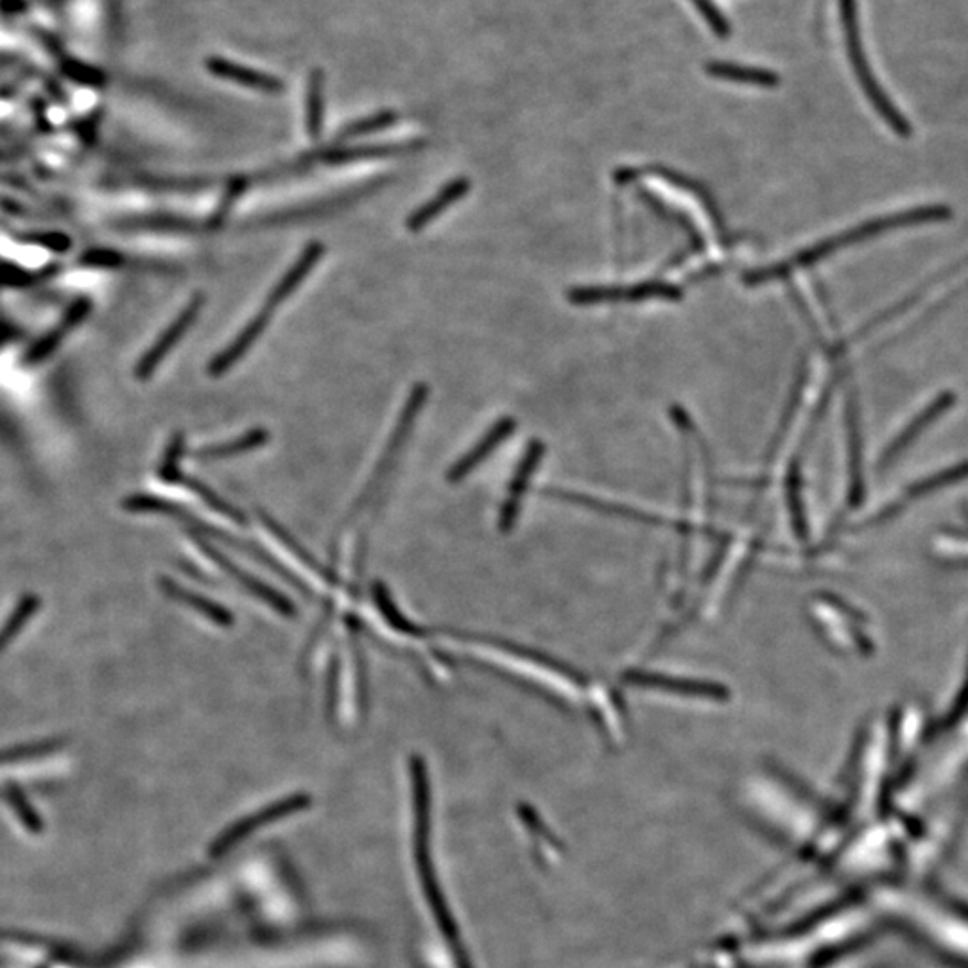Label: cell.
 Wrapping results in <instances>:
<instances>
[{
    "mask_svg": "<svg viewBox=\"0 0 968 968\" xmlns=\"http://www.w3.org/2000/svg\"><path fill=\"white\" fill-rule=\"evenodd\" d=\"M207 69L212 72L214 76L221 77V80L232 81L237 85L268 92V94H279L284 89L279 77L270 76V74H264V72L253 71V69H248V66L237 65V63L228 62V60H222V58H210L207 62Z\"/></svg>",
    "mask_w": 968,
    "mask_h": 968,
    "instance_id": "2e32d148",
    "label": "cell"
},
{
    "mask_svg": "<svg viewBox=\"0 0 968 968\" xmlns=\"http://www.w3.org/2000/svg\"><path fill=\"white\" fill-rule=\"evenodd\" d=\"M841 22L845 28L846 45H849V56H851L852 66H854L855 76L863 86L866 97L874 106L884 123L888 124L893 132L901 137H909L912 135V124L907 123V118L898 112L897 106L888 100V95L884 94L883 89L877 83V77L870 69L868 60H866L865 49H863V40H861L860 24H857V8L855 0H840Z\"/></svg>",
    "mask_w": 968,
    "mask_h": 968,
    "instance_id": "3957f363",
    "label": "cell"
},
{
    "mask_svg": "<svg viewBox=\"0 0 968 968\" xmlns=\"http://www.w3.org/2000/svg\"><path fill=\"white\" fill-rule=\"evenodd\" d=\"M653 175L660 176L664 180L669 181V184L676 185L678 189L689 190L693 196L704 204V207L707 208V214H709L710 221L714 222V227L721 233V239L727 241V228H725L724 218H721V214H719V208L716 207V201H714L712 196L707 192L704 185H699L698 181L690 180L687 176L680 175V173H676V170L667 169V167H653Z\"/></svg>",
    "mask_w": 968,
    "mask_h": 968,
    "instance_id": "cb8c5ba5",
    "label": "cell"
},
{
    "mask_svg": "<svg viewBox=\"0 0 968 968\" xmlns=\"http://www.w3.org/2000/svg\"><path fill=\"white\" fill-rule=\"evenodd\" d=\"M65 737H49V739H43V741L17 745V747H11L8 748V750H4L2 761H4V764H10V762L33 761V759H40V757L51 756L54 751L65 747Z\"/></svg>",
    "mask_w": 968,
    "mask_h": 968,
    "instance_id": "83f0119b",
    "label": "cell"
},
{
    "mask_svg": "<svg viewBox=\"0 0 968 968\" xmlns=\"http://www.w3.org/2000/svg\"><path fill=\"white\" fill-rule=\"evenodd\" d=\"M624 681L633 687H641V689L662 690V693L687 696V698L718 699L719 701L727 696L721 685L704 684V681L658 675V673L628 672L624 675Z\"/></svg>",
    "mask_w": 968,
    "mask_h": 968,
    "instance_id": "30bf717a",
    "label": "cell"
},
{
    "mask_svg": "<svg viewBox=\"0 0 968 968\" xmlns=\"http://www.w3.org/2000/svg\"><path fill=\"white\" fill-rule=\"evenodd\" d=\"M246 187H248V178H236V180L230 181L227 192L222 194L221 204L208 219V228L216 230V228L221 227L222 222L227 221L228 214L232 212L233 205H236L237 199L241 198V194H244Z\"/></svg>",
    "mask_w": 968,
    "mask_h": 968,
    "instance_id": "836d02e7",
    "label": "cell"
},
{
    "mask_svg": "<svg viewBox=\"0 0 968 968\" xmlns=\"http://www.w3.org/2000/svg\"><path fill=\"white\" fill-rule=\"evenodd\" d=\"M91 312V298H76L71 303V308L66 309L65 314H63L62 322L58 323L56 326H52L51 331L45 332L40 340L34 341L33 345L25 350V354L22 355V364L31 368V366H37V364L49 360L56 352L58 346L62 345L66 334L85 322Z\"/></svg>",
    "mask_w": 968,
    "mask_h": 968,
    "instance_id": "ba28073f",
    "label": "cell"
},
{
    "mask_svg": "<svg viewBox=\"0 0 968 968\" xmlns=\"http://www.w3.org/2000/svg\"><path fill=\"white\" fill-rule=\"evenodd\" d=\"M273 312V309L266 308V305L260 309L256 316L251 318L250 322L242 326L236 340L230 345L225 346L218 355H214L210 363H208L207 374L216 378L230 372L250 352L251 346L256 345L259 337L264 334L266 329L270 325Z\"/></svg>",
    "mask_w": 968,
    "mask_h": 968,
    "instance_id": "9c48e42d",
    "label": "cell"
},
{
    "mask_svg": "<svg viewBox=\"0 0 968 968\" xmlns=\"http://www.w3.org/2000/svg\"><path fill=\"white\" fill-rule=\"evenodd\" d=\"M257 517H259L260 524L264 525L266 530L270 531L274 539L279 540L288 549L289 553L296 556L303 565H308L312 572H316L318 576L322 577L326 585H337V574L334 572V569L325 568V565L318 562V558L312 556L309 553V549L303 548L302 543L298 542L296 537L291 531L285 530L279 520L271 517L270 513H266L264 510H257Z\"/></svg>",
    "mask_w": 968,
    "mask_h": 968,
    "instance_id": "ac0fdd59",
    "label": "cell"
},
{
    "mask_svg": "<svg viewBox=\"0 0 968 968\" xmlns=\"http://www.w3.org/2000/svg\"><path fill=\"white\" fill-rule=\"evenodd\" d=\"M707 72L712 77L730 81V83H739V85L774 89L780 83V76L777 72L768 71V69H757V66L739 65V63L710 62L707 65Z\"/></svg>",
    "mask_w": 968,
    "mask_h": 968,
    "instance_id": "ffe728a7",
    "label": "cell"
},
{
    "mask_svg": "<svg viewBox=\"0 0 968 968\" xmlns=\"http://www.w3.org/2000/svg\"><path fill=\"white\" fill-rule=\"evenodd\" d=\"M123 508L124 510L129 511V513H153V516H164L169 517V519H176L178 522H181V524L187 525L192 533L201 534L205 539L222 543V545H227V548L236 549L239 553L250 556L251 560L262 563L264 568L270 569L274 574H279L282 580L288 581L289 585L296 589L305 600H312L311 586H309L305 581L300 580L294 572L289 571L284 563H280L270 551H266V549L262 548V545H259V543L239 539L236 534L227 533V531L219 530V528H214V525L208 524L205 520L194 516L189 508H185V506L178 504V502L167 501V499L152 496V493H133V496H128L124 499Z\"/></svg>",
    "mask_w": 968,
    "mask_h": 968,
    "instance_id": "7a4b0ae2",
    "label": "cell"
},
{
    "mask_svg": "<svg viewBox=\"0 0 968 968\" xmlns=\"http://www.w3.org/2000/svg\"><path fill=\"white\" fill-rule=\"evenodd\" d=\"M325 100H323V74L314 71L309 77L308 86V133L312 140L322 135Z\"/></svg>",
    "mask_w": 968,
    "mask_h": 968,
    "instance_id": "4316f807",
    "label": "cell"
},
{
    "mask_svg": "<svg viewBox=\"0 0 968 968\" xmlns=\"http://www.w3.org/2000/svg\"><path fill=\"white\" fill-rule=\"evenodd\" d=\"M418 147H420L418 143L364 144V146L340 147V149L323 153L322 160L331 166H341V164H350V162L402 155V153L415 152Z\"/></svg>",
    "mask_w": 968,
    "mask_h": 968,
    "instance_id": "44dd1931",
    "label": "cell"
},
{
    "mask_svg": "<svg viewBox=\"0 0 968 968\" xmlns=\"http://www.w3.org/2000/svg\"><path fill=\"white\" fill-rule=\"evenodd\" d=\"M690 2L696 6V10L699 13L704 14L707 24L710 25L714 33L721 37V39H727L728 34H730V24H728L724 13L714 6L712 0H690Z\"/></svg>",
    "mask_w": 968,
    "mask_h": 968,
    "instance_id": "d590c367",
    "label": "cell"
},
{
    "mask_svg": "<svg viewBox=\"0 0 968 968\" xmlns=\"http://www.w3.org/2000/svg\"><path fill=\"white\" fill-rule=\"evenodd\" d=\"M158 585H160L162 592L169 600L176 601L178 605L189 606L194 612L204 615L205 620L216 624L219 628H232L233 623H236V617H233L232 612L227 606H222L218 601L208 600V597L198 594V592L190 591V589L180 585L173 577H158Z\"/></svg>",
    "mask_w": 968,
    "mask_h": 968,
    "instance_id": "4fadbf2b",
    "label": "cell"
},
{
    "mask_svg": "<svg viewBox=\"0 0 968 968\" xmlns=\"http://www.w3.org/2000/svg\"><path fill=\"white\" fill-rule=\"evenodd\" d=\"M950 218L949 207L936 205V207H920L907 210V212L892 214V216H883V218L870 219V221L857 225V227L837 233V236L829 237L825 241L816 242L809 246L805 250L799 251L797 256L789 257L788 260H782L779 264L768 266L761 270L748 271L742 277V284L748 288H757V285L770 284L777 280H784L789 274L799 270H808L816 262H822L826 257L834 256L836 251L849 248V246L860 244V242L870 241L881 233L892 232L898 228L918 227V225H927V222L944 221Z\"/></svg>",
    "mask_w": 968,
    "mask_h": 968,
    "instance_id": "6da1fadb",
    "label": "cell"
},
{
    "mask_svg": "<svg viewBox=\"0 0 968 968\" xmlns=\"http://www.w3.org/2000/svg\"><path fill=\"white\" fill-rule=\"evenodd\" d=\"M470 180H468L467 176H459V178H454L449 184L444 185L441 189L436 192L435 198H430L429 201L421 205V207L416 208L415 212L407 218L406 227L409 232H420L427 225L435 221L438 216L447 210L450 205L456 204L459 199H464L467 196L468 190H470Z\"/></svg>",
    "mask_w": 968,
    "mask_h": 968,
    "instance_id": "9a60e30c",
    "label": "cell"
},
{
    "mask_svg": "<svg viewBox=\"0 0 968 968\" xmlns=\"http://www.w3.org/2000/svg\"><path fill=\"white\" fill-rule=\"evenodd\" d=\"M205 308V294L194 293L187 305L181 309L180 314L169 323L166 331L162 332L158 340L147 348L146 354L138 360L135 366V377L138 381L146 383L147 378H152L158 366L164 363L170 350L175 348L180 343L181 337L189 332L190 326L198 320L199 312Z\"/></svg>",
    "mask_w": 968,
    "mask_h": 968,
    "instance_id": "52a82bcc",
    "label": "cell"
},
{
    "mask_svg": "<svg viewBox=\"0 0 968 968\" xmlns=\"http://www.w3.org/2000/svg\"><path fill=\"white\" fill-rule=\"evenodd\" d=\"M56 264L43 271H29L20 264H14L11 260H4V271H2V284L4 288L24 289L29 285L37 284L40 280L48 279L49 274L56 273Z\"/></svg>",
    "mask_w": 968,
    "mask_h": 968,
    "instance_id": "4dcf8cb0",
    "label": "cell"
},
{
    "mask_svg": "<svg viewBox=\"0 0 968 968\" xmlns=\"http://www.w3.org/2000/svg\"><path fill=\"white\" fill-rule=\"evenodd\" d=\"M427 395H429V387H427L426 383H418L413 386L412 393H409V397H407L406 404H404V409H402L400 415H398L397 426L393 429L392 438L387 441L386 449H384L383 456L378 459L377 468H375V472L372 473L368 485H366L364 490L361 491L360 499L355 502L350 519H352L357 511L363 510L364 506L372 501L375 491L383 487L384 479L387 478V473L392 472L393 465L397 461L398 454L402 452L404 445H406L407 439H409V435H412L416 418H418V415L421 413V407L426 404Z\"/></svg>",
    "mask_w": 968,
    "mask_h": 968,
    "instance_id": "277c9868",
    "label": "cell"
},
{
    "mask_svg": "<svg viewBox=\"0 0 968 968\" xmlns=\"http://www.w3.org/2000/svg\"><path fill=\"white\" fill-rule=\"evenodd\" d=\"M175 485H181V487L196 493L210 510L218 511L219 516L227 517V519L233 520L239 525H248V517L244 516V511L225 501L218 491L208 487L207 482L199 481L198 478H192V476L181 472L176 478Z\"/></svg>",
    "mask_w": 968,
    "mask_h": 968,
    "instance_id": "d4e9b609",
    "label": "cell"
},
{
    "mask_svg": "<svg viewBox=\"0 0 968 968\" xmlns=\"http://www.w3.org/2000/svg\"><path fill=\"white\" fill-rule=\"evenodd\" d=\"M517 429V421L511 416H504L491 426L487 435L479 439L478 444L473 445L472 449L465 454L464 458H459L456 464L450 467L447 478L450 482H459L467 478L468 473L476 470L485 459L490 456L499 445L504 444L506 439L510 438Z\"/></svg>",
    "mask_w": 968,
    "mask_h": 968,
    "instance_id": "7c38bea8",
    "label": "cell"
},
{
    "mask_svg": "<svg viewBox=\"0 0 968 968\" xmlns=\"http://www.w3.org/2000/svg\"><path fill=\"white\" fill-rule=\"evenodd\" d=\"M325 256V244L322 241H311L302 253L294 260L293 266L282 274V279L274 284L270 294L266 298V308L277 309L280 303H284L291 294L302 285L303 280L308 279L311 271L316 268L318 262Z\"/></svg>",
    "mask_w": 968,
    "mask_h": 968,
    "instance_id": "5bb4252c",
    "label": "cell"
},
{
    "mask_svg": "<svg viewBox=\"0 0 968 968\" xmlns=\"http://www.w3.org/2000/svg\"><path fill=\"white\" fill-rule=\"evenodd\" d=\"M684 291L672 282L664 280H647L635 285H581L569 289L568 300L574 305H600V303L647 302V300H666L678 302Z\"/></svg>",
    "mask_w": 968,
    "mask_h": 968,
    "instance_id": "5b68a950",
    "label": "cell"
},
{
    "mask_svg": "<svg viewBox=\"0 0 968 968\" xmlns=\"http://www.w3.org/2000/svg\"><path fill=\"white\" fill-rule=\"evenodd\" d=\"M340 678L341 657L337 649H334L331 662H329V672H326L325 710L326 718L329 719H334V716H336L337 699H340Z\"/></svg>",
    "mask_w": 968,
    "mask_h": 968,
    "instance_id": "e575fe53",
    "label": "cell"
},
{
    "mask_svg": "<svg viewBox=\"0 0 968 968\" xmlns=\"http://www.w3.org/2000/svg\"><path fill=\"white\" fill-rule=\"evenodd\" d=\"M268 441H270V430L264 429V427H253V429L248 430L244 435L237 436V438L230 439V441L207 445V447L196 449L190 456L194 459H201V461L237 458V456H242V454L264 447Z\"/></svg>",
    "mask_w": 968,
    "mask_h": 968,
    "instance_id": "d6986e66",
    "label": "cell"
},
{
    "mask_svg": "<svg viewBox=\"0 0 968 968\" xmlns=\"http://www.w3.org/2000/svg\"><path fill=\"white\" fill-rule=\"evenodd\" d=\"M40 605H42V601H40L37 594H24L20 597L10 617L6 621L2 635H0V647L2 649H6V647L13 643L14 638L19 637L25 624L33 620L34 614L39 612Z\"/></svg>",
    "mask_w": 968,
    "mask_h": 968,
    "instance_id": "484cf974",
    "label": "cell"
},
{
    "mask_svg": "<svg viewBox=\"0 0 968 968\" xmlns=\"http://www.w3.org/2000/svg\"><path fill=\"white\" fill-rule=\"evenodd\" d=\"M309 802H311V800H309L308 794H293V797H289V799L271 803V805L262 809V811L253 814V816L246 818L242 822L233 825L232 829L221 837V846H228L230 843H233V841L244 836V834H250L251 831H256L257 826L274 822V820L288 816V814L296 813V811H302V809L308 808Z\"/></svg>",
    "mask_w": 968,
    "mask_h": 968,
    "instance_id": "e0dca14e",
    "label": "cell"
},
{
    "mask_svg": "<svg viewBox=\"0 0 968 968\" xmlns=\"http://www.w3.org/2000/svg\"><path fill=\"white\" fill-rule=\"evenodd\" d=\"M17 239L22 242H31V244L42 246L45 250L52 251V253H58V256H65V253H69V251L72 250V246H74L71 236H66V233L63 232L17 233Z\"/></svg>",
    "mask_w": 968,
    "mask_h": 968,
    "instance_id": "d6a6232c",
    "label": "cell"
},
{
    "mask_svg": "<svg viewBox=\"0 0 968 968\" xmlns=\"http://www.w3.org/2000/svg\"><path fill=\"white\" fill-rule=\"evenodd\" d=\"M185 454V435L184 433H175L170 436L164 456H162L160 465L156 468V476L166 485H175L176 478L180 476V459Z\"/></svg>",
    "mask_w": 968,
    "mask_h": 968,
    "instance_id": "f1b7e54d",
    "label": "cell"
},
{
    "mask_svg": "<svg viewBox=\"0 0 968 968\" xmlns=\"http://www.w3.org/2000/svg\"><path fill=\"white\" fill-rule=\"evenodd\" d=\"M953 404H955V395H953V393H941L940 397L936 398L935 402H930L929 406H927L917 418H913L912 424H909V426L897 436V439L893 441L886 456H888V458L897 456L904 447H907V445L912 444L913 439L920 435L922 430L926 429L927 426H930L938 416L944 415Z\"/></svg>",
    "mask_w": 968,
    "mask_h": 968,
    "instance_id": "603a6c76",
    "label": "cell"
},
{
    "mask_svg": "<svg viewBox=\"0 0 968 968\" xmlns=\"http://www.w3.org/2000/svg\"><path fill=\"white\" fill-rule=\"evenodd\" d=\"M395 123H397V114L387 110V112H378V114L369 115V117H364L361 121L348 124V126L341 129L337 137H340V140L366 137V135H372V133L383 132V129L389 128Z\"/></svg>",
    "mask_w": 968,
    "mask_h": 968,
    "instance_id": "f546056e",
    "label": "cell"
},
{
    "mask_svg": "<svg viewBox=\"0 0 968 968\" xmlns=\"http://www.w3.org/2000/svg\"><path fill=\"white\" fill-rule=\"evenodd\" d=\"M543 450H545V447H543L540 439H533L528 445L524 458H522L519 467H517L516 478L511 479L508 499L502 504L501 519H499V525H501L502 531L511 530V525L516 522L517 516H519L520 502L524 499L530 479L533 478V473L539 468Z\"/></svg>",
    "mask_w": 968,
    "mask_h": 968,
    "instance_id": "8fae6325",
    "label": "cell"
},
{
    "mask_svg": "<svg viewBox=\"0 0 968 968\" xmlns=\"http://www.w3.org/2000/svg\"><path fill=\"white\" fill-rule=\"evenodd\" d=\"M77 264L91 270H121L126 266V257L112 248H92L77 259Z\"/></svg>",
    "mask_w": 968,
    "mask_h": 968,
    "instance_id": "1f68e13d",
    "label": "cell"
},
{
    "mask_svg": "<svg viewBox=\"0 0 968 968\" xmlns=\"http://www.w3.org/2000/svg\"><path fill=\"white\" fill-rule=\"evenodd\" d=\"M189 534L192 542L198 545L199 551H201L210 562L216 563V565H218L228 577H232L237 585L242 586L246 592H250L253 597L262 601L264 605L273 608L274 612L282 615V617L291 620V617L296 615V606H294L293 601L289 600L288 595L282 594V592L277 591L274 586L268 585L264 581L259 580V577L253 576L250 572L239 568L233 560H230L227 554L221 553V551L214 545L212 540L205 539L201 534L192 533V531H189Z\"/></svg>",
    "mask_w": 968,
    "mask_h": 968,
    "instance_id": "8992f818",
    "label": "cell"
},
{
    "mask_svg": "<svg viewBox=\"0 0 968 968\" xmlns=\"http://www.w3.org/2000/svg\"><path fill=\"white\" fill-rule=\"evenodd\" d=\"M372 597H374L378 614L383 615V620L386 621L389 628L406 635V637L421 638L426 635V629L416 626L397 608L392 594H389V589L384 585L383 581H375L374 586H372Z\"/></svg>",
    "mask_w": 968,
    "mask_h": 968,
    "instance_id": "7402d4cb",
    "label": "cell"
}]
</instances>
